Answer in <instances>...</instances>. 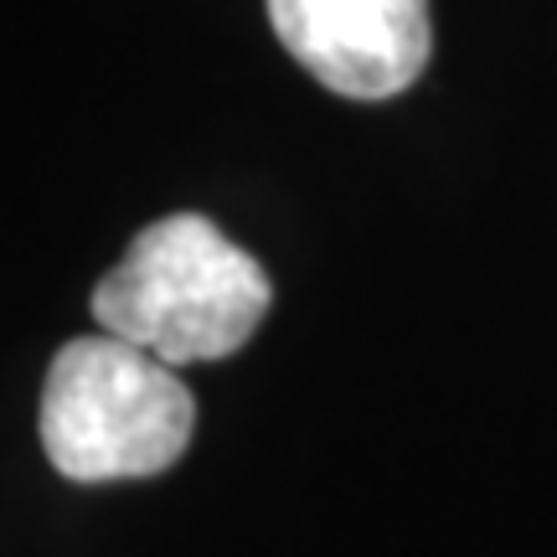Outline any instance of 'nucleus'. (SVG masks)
Wrapping results in <instances>:
<instances>
[{
  "mask_svg": "<svg viewBox=\"0 0 557 557\" xmlns=\"http://www.w3.org/2000/svg\"><path fill=\"white\" fill-rule=\"evenodd\" d=\"M284 52L346 99H393L423 73L429 0H263Z\"/></svg>",
  "mask_w": 557,
  "mask_h": 557,
  "instance_id": "3",
  "label": "nucleus"
},
{
  "mask_svg": "<svg viewBox=\"0 0 557 557\" xmlns=\"http://www.w3.org/2000/svg\"><path fill=\"white\" fill-rule=\"evenodd\" d=\"M274 284L201 212L150 222L94 289V320L165 367L222 361L263 325Z\"/></svg>",
  "mask_w": 557,
  "mask_h": 557,
  "instance_id": "1",
  "label": "nucleus"
},
{
  "mask_svg": "<svg viewBox=\"0 0 557 557\" xmlns=\"http://www.w3.org/2000/svg\"><path fill=\"white\" fill-rule=\"evenodd\" d=\"M197 434V403L176 367L129 341H67L41 387V449L78 485L145 480L171 470Z\"/></svg>",
  "mask_w": 557,
  "mask_h": 557,
  "instance_id": "2",
  "label": "nucleus"
}]
</instances>
